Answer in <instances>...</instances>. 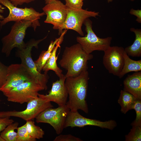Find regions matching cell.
I'll return each instance as SVG.
<instances>
[{
  "instance_id": "obj_1",
  "label": "cell",
  "mask_w": 141,
  "mask_h": 141,
  "mask_svg": "<svg viewBox=\"0 0 141 141\" xmlns=\"http://www.w3.org/2000/svg\"><path fill=\"white\" fill-rule=\"evenodd\" d=\"M89 79L87 70L82 72L75 77H66L65 82L69 96L66 104L72 111L80 110L88 113V105L86 100Z\"/></svg>"
},
{
  "instance_id": "obj_2",
  "label": "cell",
  "mask_w": 141,
  "mask_h": 141,
  "mask_svg": "<svg viewBox=\"0 0 141 141\" xmlns=\"http://www.w3.org/2000/svg\"><path fill=\"white\" fill-rule=\"evenodd\" d=\"M93 57L92 54L86 53L78 43L66 47L59 64L67 70L66 78L75 77L87 70L88 61Z\"/></svg>"
},
{
  "instance_id": "obj_3",
  "label": "cell",
  "mask_w": 141,
  "mask_h": 141,
  "mask_svg": "<svg viewBox=\"0 0 141 141\" xmlns=\"http://www.w3.org/2000/svg\"><path fill=\"white\" fill-rule=\"evenodd\" d=\"M32 23L30 21L21 20L15 22L12 26L10 31L7 35L1 39L2 47L1 52L7 57L10 55L12 49L15 48L21 49L26 46L24 41L27 29L32 27Z\"/></svg>"
},
{
  "instance_id": "obj_4",
  "label": "cell",
  "mask_w": 141,
  "mask_h": 141,
  "mask_svg": "<svg viewBox=\"0 0 141 141\" xmlns=\"http://www.w3.org/2000/svg\"><path fill=\"white\" fill-rule=\"evenodd\" d=\"M46 38L36 40L32 39L26 43V47L21 49H17V56L20 58L21 63L27 69L32 79L40 85L44 90L48 88L47 83L49 78L47 73L42 74L37 70L34 61L31 57V51L33 47H38V44Z\"/></svg>"
},
{
  "instance_id": "obj_5",
  "label": "cell",
  "mask_w": 141,
  "mask_h": 141,
  "mask_svg": "<svg viewBox=\"0 0 141 141\" xmlns=\"http://www.w3.org/2000/svg\"><path fill=\"white\" fill-rule=\"evenodd\" d=\"M0 3L7 8L9 11L8 16L1 21V27L10 21L28 20L32 22V27L35 31L40 26L39 20L45 15L44 12L39 13L32 7L18 8L13 5L9 0H0Z\"/></svg>"
},
{
  "instance_id": "obj_6",
  "label": "cell",
  "mask_w": 141,
  "mask_h": 141,
  "mask_svg": "<svg viewBox=\"0 0 141 141\" xmlns=\"http://www.w3.org/2000/svg\"><path fill=\"white\" fill-rule=\"evenodd\" d=\"M87 34L84 37H77V42L87 54H91L96 50L104 51L110 46L112 38L108 37L101 38L98 37L92 29V22L89 18L84 22Z\"/></svg>"
},
{
  "instance_id": "obj_7",
  "label": "cell",
  "mask_w": 141,
  "mask_h": 141,
  "mask_svg": "<svg viewBox=\"0 0 141 141\" xmlns=\"http://www.w3.org/2000/svg\"><path fill=\"white\" fill-rule=\"evenodd\" d=\"M44 90L40 85L31 79L3 93L8 101L22 104L38 98V92Z\"/></svg>"
},
{
  "instance_id": "obj_8",
  "label": "cell",
  "mask_w": 141,
  "mask_h": 141,
  "mask_svg": "<svg viewBox=\"0 0 141 141\" xmlns=\"http://www.w3.org/2000/svg\"><path fill=\"white\" fill-rule=\"evenodd\" d=\"M70 109L67 105L58 106L56 108H48L40 113L36 118L37 122L47 123L52 126L56 133L62 132L66 118Z\"/></svg>"
},
{
  "instance_id": "obj_9",
  "label": "cell",
  "mask_w": 141,
  "mask_h": 141,
  "mask_svg": "<svg viewBox=\"0 0 141 141\" xmlns=\"http://www.w3.org/2000/svg\"><path fill=\"white\" fill-rule=\"evenodd\" d=\"M27 103V108L22 111L14 110L0 111V117H16L26 121L36 119L40 113L45 109L53 107L51 102L39 97Z\"/></svg>"
},
{
  "instance_id": "obj_10",
  "label": "cell",
  "mask_w": 141,
  "mask_h": 141,
  "mask_svg": "<svg viewBox=\"0 0 141 141\" xmlns=\"http://www.w3.org/2000/svg\"><path fill=\"white\" fill-rule=\"evenodd\" d=\"M99 16V13L87 10L75 9L67 7V14L65 22L60 31L61 34L63 29H71L75 31L82 36L84 34L82 26L85 20L91 17L95 18Z\"/></svg>"
},
{
  "instance_id": "obj_11",
  "label": "cell",
  "mask_w": 141,
  "mask_h": 141,
  "mask_svg": "<svg viewBox=\"0 0 141 141\" xmlns=\"http://www.w3.org/2000/svg\"><path fill=\"white\" fill-rule=\"evenodd\" d=\"M42 8L46 15L45 23L53 25L54 29L59 32L66 20L67 14V7L59 0H52Z\"/></svg>"
},
{
  "instance_id": "obj_12",
  "label": "cell",
  "mask_w": 141,
  "mask_h": 141,
  "mask_svg": "<svg viewBox=\"0 0 141 141\" xmlns=\"http://www.w3.org/2000/svg\"><path fill=\"white\" fill-rule=\"evenodd\" d=\"M31 79V74L22 64H11L8 66L6 80L0 91L6 92Z\"/></svg>"
},
{
  "instance_id": "obj_13",
  "label": "cell",
  "mask_w": 141,
  "mask_h": 141,
  "mask_svg": "<svg viewBox=\"0 0 141 141\" xmlns=\"http://www.w3.org/2000/svg\"><path fill=\"white\" fill-rule=\"evenodd\" d=\"M124 48L122 47L110 46L104 51L103 64L108 72L119 76L123 67Z\"/></svg>"
},
{
  "instance_id": "obj_14",
  "label": "cell",
  "mask_w": 141,
  "mask_h": 141,
  "mask_svg": "<svg viewBox=\"0 0 141 141\" xmlns=\"http://www.w3.org/2000/svg\"><path fill=\"white\" fill-rule=\"evenodd\" d=\"M117 125L116 122L113 120L105 121L85 118L78 111L70 110L66 118L64 125V128L70 127H82L86 126H93L110 130H113Z\"/></svg>"
},
{
  "instance_id": "obj_15",
  "label": "cell",
  "mask_w": 141,
  "mask_h": 141,
  "mask_svg": "<svg viewBox=\"0 0 141 141\" xmlns=\"http://www.w3.org/2000/svg\"><path fill=\"white\" fill-rule=\"evenodd\" d=\"M66 78L64 75L59 80L53 83L48 94L39 93L38 96L48 101L55 102L58 106L66 104L68 94L65 84Z\"/></svg>"
},
{
  "instance_id": "obj_16",
  "label": "cell",
  "mask_w": 141,
  "mask_h": 141,
  "mask_svg": "<svg viewBox=\"0 0 141 141\" xmlns=\"http://www.w3.org/2000/svg\"><path fill=\"white\" fill-rule=\"evenodd\" d=\"M124 90L141 99V71L128 75L123 81Z\"/></svg>"
},
{
  "instance_id": "obj_17",
  "label": "cell",
  "mask_w": 141,
  "mask_h": 141,
  "mask_svg": "<svg viewBox=\"0 0 141 141\" xmlns=\"http://www.w3.org/2000/svg\"><path fill=\"white\" fill-rule=\"evenodd\" d=\"M65 33H61L60 39L56 44V46L54 48L51 55L46 61L44 66L42 70L44 73H47L50 70L54 71L59 78H61L63 75L62 70L57 66V60L58 56H56V52L58 48L60 47V45L62 43L63 39V37Z\"/></svg>"
},
{
  "instance_id": "obj_18",
  "label": "cell",
  "mask_w": 141,
  "mask_h": 141,
  "mask_svg": "<svg viewBox=\"0 0 141 141\" xmlns=\"http://www.w3.org/2000/svg\"><path fill=\"white\" fill-rule=\"evenodd\" d=\"M130 31L135 34V38L133 43L124 49L128 56L132 57L141 56V29L131 28Z\"/></svg>"
},
{
  "instance_id": "obj_19",
  "label": "cell",
  "mask_w": 141,
  "mask_h": 141,
  "mask_svg": "<svg viewBox=\"0 0 141 141\" xmlns=\"http://www.w3.org/2000/svg\"><path fill=\"white\" fill-rule=\"evenodd\" d=\"M123 57L124 65L118 76L120 78H122L125 75L129 72L141 71V60L136 61L131 59L125 50Z\"/></svg>"
},
{
  "instance_id": "obj_20",
  "label": "cell",
  "mask_w": 141,
  "mask_h": 141,
  "mask_svg": "<svg viewBox=\"0 0 141 141\" xmlns=\"http://www.w3.org/2000/svg\"><path fill=\"white\" fill-rule=\"evenodd\" d=\"M137 99L130 93L121 90L118 102L121 107V111L122 113L125 114L129 110L132 109Z\"/></svg>"
},
{
  "instance_id": "obj_21",
  "label": "cell",
  "mask_w": 141,
  "mask_h": 141,
  "mask_svg": "<svg viewBox=\"0 0 141 141\" xmlns=\"http://www.w3.org/2000/svg\"><path fill=\"white\" fill-rule=\"evenodd\" d=\"M60 39V37L56 38L54 41H51L47 50L42 51L38 58L34 61L37 69L39 72L41 73L46 61L50 56L54 48Z\"/></svg>"
},
{
  "instance_id": "obj_22",
  "label": "cell",
  "mask_w": 141,
  "mask_h": 141,
  "mask_svg": "<svg viewBox=\"0 0 141 141\" xmlns=\"http://www.w3.org/2000/svg\"><path fill=\"white\" fill-rule=\"evenodd\" d=\"M19 125L17 122L13 123L7 126L0 133V135L5 141H17V129Z\"/></svg>"
},
{
  "instance_id": "obj_23",
  "label": "cell",
  "mask_w": 141,
  "mask_h": 141,
  "mask_svg": "<svg viewBox=\"0 0 141 141\" xmlns=\"http://www.w3.org/2000/svg\"><path fill=\"white\" fill-rule=\"evenodd\" d=\"M29 134L36 139L43 138L44 134V131L40 127L36 126L31 120L26 121L25 124Z\"/></svg>"
},
{
  "instance_id": "obj_24",
  "label": "cell",
  "mask_w": 141,
  "mask_h": 141,
  "mask_svg": "<svg viewBox=\"0 0 141 141\" xmlns=\"http://www.w3.org/2000/svg\"><path fill=\"white\" fill-rule=\"evenodd\" d=\"M130 132L125 136L126 141H141V126H132Z\"/></svg>"
},
{
  "instance_id": "obj_25",
  "label": "cell",
  "mask_w": 141,
  "mask_h": 141,
  "mask_svg": "<svg viewBox=\"0 0 141 141\" xmlns=\"http://www.w3.org/2000/svg\"><path fill=\"white\" fill-rule=\"evenodd\" d=\"M17 141H36L28 134L25 124L17 128Z\"/></svg>"
},
{
  "instance_id": "obj_26",
  "label": "cell",
  "mask_w": 141,
  "mask_h": 141,
  "mask_svg": "<svg viewBox=\"0 0 141 141\" xmlns=\"http://www.w3.org/2000/svg\"><path fill=\"white\" fill-rule=\"evenodd\" d=\"M132 109L135 110V119L131 124L132 126H141V99H137Z\"/></svg>"
},
{
  "instance_id": "obj_27",
  "label": "cell",
  "mask_w": 141,
  "mask_h": 141,
  "mask_svg": "<svg viewBox=\"0 0 141 141\" xmlns=\"http://www.w3.org/2000/svg\"><path fill=\"white\" fill-rule=\"evenodd\" d=\"M54 141H82L80 138L73 136L71 134L60 135L56 136Z\"/></svg>"
},
{
  "instance_id": "obj_28",
  "label": "cell",
  "mask_w": 141,
  "mask_h": 141,
  "mask_svg": "<svg viewBox=\"0 0 141 141\" xmlns=\"http://www.w3.org/2000/svg\"><path fill=\"white\" fill-rule=\"evenodd\" d=\"M7 67L0 60V90L6 80Z\"/></svg>"
},
{
  "instance_id": "obj_29",
  "label": "cell",
  "mask_w": 141,
  "mask_h": 141,
  "mask_svg": "<svg viewBox=\"0 0 141 141\" xmlns=\"http://www.w3.org/2000/svg\"><path fill=\"white\" fill-rule=\"evenodd\" d=\"M65 5L68 7L75 9H81L83 4L82 0H65Z\"/></svg>"
},
{
  "instance_id": "obj_30",
  "label": "cell",
  "mask_w": 141,
  "mask_h": 141,
  "mask_svg": "<svg viewBox=\"0 0 141 141\" xmlns=\"http://www.w3.org/2000/svg\"><path fill=\"white\" fill-rule=\"evenodd\" d=\"M9 117H0V132L2 131L8 125L14 122Z\"/></svg>"
},
{
  "instance_id": "obj_31",
  "label": "cell",
  "mask_w": 141,
  "mask_h": 141,
  "mask_svg": "<svg viewBox=\"0 0 141 141\" xmlns=\"http://www.w3.org/2000/svg\"><path fill=\"white\" fill-rule=\"evenodd\" d=\"M129 13L131 15H134L137 17L136 21L137 22L139 23H141V9L135 10L132 8L130 9Z\"/></svg>"
},
{
  "instance_id": "obj_32",
  "label": "cell",
  "mask_w": 141,
  "mask_h": 141,
  "mask_svg": "<svg viewBox=\"0 0 141 141\" xmlns=\"http://www.w3.org/2000/svg\"><path fill=\"white\" fill-rule=\"evenodd\" d=\"M14 6L17 7L25 3L28 4L34 1L35 0H9Z\"/></svg>"
},
{
  "instance_id": "obj_33",
  "label": "cell",
  "mask_w": 141,
  "mask_h": 141,
  "mask_svg": "<svg viewBox=\"0 0 141 141\" xmlns=\"http://www.w3.org/2000/svg\"><path fill=\"white\" fill-rule=\"evenodd\" d=\"M6 8H5L3 7L1 5H0V13H3L4 12V9ZM4 17L2 15L0 14V20H2L4 19ZM0 20V22H1Z\"/></svg>"
},
{
  "instance_id": "obj_34",
  "label": "cell",
  "mask_w": 141,
  "mask_h": 141,
  "mask_svg": "<svg viewBox=\"0 0 141 141\" xmlns=\"http://www.w3.org/2000/svg\"><path fill=\"white\" fill-rule=\"evenodd\" d=\"M51 0H45V4H47Z\"/></svg>"
},
{
  "instance_id": "obj_35",
  "label": "cell",
  "mask_w": 141,
  "mask_h": 141,
  "mask_svg": "<svg viewBox=\"0 0 141 141\" xmlns=\"http://www.w3.org/2000/svg\"><path fill=\"white\" fill-rule=\"evenodd\" d=\"M0 141H5L0 135Z\"/></svg>"
},
{
  "instance_id": "obj_36",
  "label": "cell",
  "mask_w": 141,
  "mask_h": 141,
  "mask_svg": "<svg viewBox=\"0 0 141 141\" xmlns=\"http://www.w3.org/2000/svg\"><path fill=\"white\" fill-rule=\"evenodd\" d=\"M113 0H107V2L108 3L112 2Z\"/></svg>"
},
{
  "instance_id": "obj_37",
  "label": "cell",
  "mask_w": 141,
  "mask_h": 141,
  "mask_svg": "<svg viewBox=\"0 0 141 141\" xmlns=\"http://www.w3.org/2000/svg\"><path fill=\"white\" fill-rule=\"evenodd\" d=\"M128 0L132 1H134V0Z\"/></svg>"
},
{
  "instance_id": "obj_38",
  "label": "cell",
  "mask_w": 141,
  "mask_h": 141,
  "mask_svg": "<svg viewBox=\"0 0 141 141\" xmlns=\"http://www.w3.org/2000/svg\"><path fill=\"white\" fill-rule=\"evenodd\" d=\"M82 1H83L84 0H82Z\"/></svg>"
},
{
  "instance_id": "obj_39",
  "label": "cell",
  "mask_w": 141,
  "mask_h": 141,
  "mask_svg": "<svg viewBox=\"0 0 141 141\" xmlns=\"http://www.w3.org/2000/svg\"><path fill=\"white\" fill-rule=\"evenodd\" d=\"M1 101V100L0 99V101Z\"/></svg>"
}]
</instances>
